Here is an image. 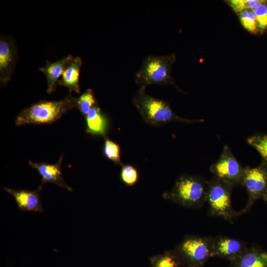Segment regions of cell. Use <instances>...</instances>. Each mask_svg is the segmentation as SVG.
<instances>
[{"label": "cell", "instance_id": "obj_1", "mask_svg": "<svg viewBox=\"0 0 267 267\" xmlns=\"http://www.w3.org/2000/svg\"><path fill=\"white\" fill-rule=\"evenodd\" d=\"M146 88L140 87L134 94L133 104L136 107L142 118L148 124L160 126L173 122L184 123H198L204 120H190L178 116L165 101L148 94Z\"/></svg>", "mask_w": 267, "mask_h": 267}, {"label": "cell", "instance_id": "obj_2", "mask_svg": "<svg viewBox=\"0 0 267 267\" xmlns=\"http://www.w3.org/2000/svg\"><path fill=\"white\" fill-rule=\"evenodd\" d=\"M207 184L208 181L200 177L183 174L163 197L184 208H199L206 201Z\"/></svg>", "mask_w": 267, "mask_h": 267}, {"label": "cell", "instance_id": "obj_3", "mask_svg": "<svg viewBox=\"0 0 267 267\" xmlns=\"http://www.w3.org/2000/svg\"><path fill=\"white\" fill-rule=\"evenodd\" d=\"M77 97L71 92L64 99L56 101L41 100L23 109L17 116L15 124H51L76 106Z\"/></svg>", "mask_w": 267, "mask_h": 267}, {"label": "cell", "instance_id": "obj_4", "mask_svg": "<svg viewBox=\"0 0 267 267\" xmlns=\"http://www.w3.org/2000/svg\"><path fill=\"white\" fill-rule=\"evenodd\" d=\"M175 54L150 55L143 60L134 76L135 82L140 87L146 88L151 85H172L178 88L171 76Z\"/></svg>", "mask_w": 267, "mask_h": 267}, {"label": "cell", "instance_id": "obj_5", "mask_svg": "<svg viewBox=\"0 0 267 267\" xmlns=\"http://www.w3.org/2000/svg\"><path fill=\"white\" fill-rule=\"evenodd\" d=\"M232 188L231 186L215 176L208 181L206 201L209 206V214L221 218L230 223H233L239 215L232 207Z\"/></svg>", "mask_w": 267, "mask_h": 267}, {"label": "cell", "instance_id": "obj_6", "mask_svg": "<svg viewBox=\"0 0 267 267\" xmlns=\"http://www.w3.org/2000/svg\"><path fill=\"white\" fill-rule=\"evenodd\" d=\"M213 237L185 236L175 249L190 267H201L212 257Z\"/></svg>", "mask_w": 267, "mask_h": 267}, {"label": "cell", "instance_id": "obj_7", "mask_svg": "<svg viewBox=\"0 0 267 267\" xmlns=\"http://www.w3.org/2000/svg\"><path fill=\"white\" fill-rule=\"evenodd\" d=\"M214 176L232 188L242 185L245 168L239 164L230 149L224 146L220 157L210 168Z\"/></svg>", "mask_w": 267, "mask_h": 267}, {"label": "cell", "instance_id": "obj_8", "mask_svg": "<svg viewBox=\"0 0 267 267\" xmlns=\"http://www.w3.org/2000/svg\"><path fill=\"white\" fill-rule=\"evenodd\" d=\"M242 185L246 188L248 200L239 215L248 212L258 199L263 197L267 187V167L263 164L253 168H245Z\"/></svg>", "mask_w": 267, "mask_h": 267}, {"label": "cell", "instance_id": "obj_9", "mask_svg": "<svg viewBox=\"0 0 267 267\" xmlns=\"http://www.w3.org/2000/svg\"><path fill=\"white\" fill-rule=\"evenodd\" d=\"M17 59V51L12 38L0 36V82L4 85L11 79Z\"/></svg>", "mask_w": 267, "mask_h": 267}, {"label": "cell", "instance_id": "obj_10", "mask_svg": "<svg viewBox=\"0 0 267 267\" xmlns=\"http://www.w3.org/2000/svg\"><path fill=\"white\" fill-rule=\"evenodd\" d=\"M63 158V155H61L58 161L54 164L29 161L30 166L33 169H36L41 177V184L39 187L42 188L44 183L50 182L69 191H73L72 188L66 183L63 178L61 170Z\"/></svg>", "mask_w": 267, "mask_h": 267}, {"label": "cell", "instance_id": "obj_11", "mask_svg": "<svg viewBox=\"0 0 267 267\" xmlns=\"http://www.w3.org/2000/svg\"><path fill=\"white\" fill-rule=\"evenodd\" d=\"M246 248L245 243L238 239L222 235L213 237L212 257L232 261L238 257Z\"/></svg>", "mask_w": 267, "mask_h": 267}, {"label": "cell", "instance_id": "obj_12", "mask_svg": "<svg viewBox=\"0 0 267 267\" xmlns=\"http://www.w3.org/2000/svg\"><path fill=\"white\" fill-rule=\"evenodd\" d=\"M4 190L14 198L18 208L22 211L43 213L40 197L42 188L34 190L3 187Z\"/></svg>", "mask_w": 267, "mask_h": 267}, {"label": "cell", "instance_id": "obj_13", "mask_svg": "<svg viewBox=\"0 0 267 267\" xmlns=\"http://www.w3.org/2000/svg\"><path fill=\"white\" fill-rule=\"evenodd\" d=\"M85 118L87 133L93 135L106 137L109 122L97 104L89 111Z\"/></svg>", "mask_w": 267, "mask_h": 267}, {"label": "cell", "instance_id": "obj_14", "mask_svg": "<svg viewBox=\"0 0 267 267\" xmlns=\"http://www.w3.org/2000/svg\"><path fill=\"white\" fill-rule=\"evenodd\" d=\"M231 262L232 267H267V252L253 247H247Z\"/></svg>", "mask_w": 267, "mask_h": 267}, {"label": "cell", "instance_id": "obj_15", "mask_svg": "<svg viewBox=\"0 0 267 267\" xmlns=\"http://www.w3.org/2000/svg\"><path fill=\"white\" fill-rule=\"evenodd\" d=\"M74 57L69 54L67 56L53 62L46 61L44 67L40 68V70L45 75L47 80V93H51L54 91L56 84L58 79L62 75L67 65L72 61Z\"/></svg>", "mask_w": 267, "mask_h": 267}, {"label": "cell", "instance_id": "obj_16", "mask_svg": "<svg viewBox=\"0 0 267 267\" xmlns=\"http://www.w3.org/2000/svg\"><path fill=\"white\" fill-rule=\"evenodd\" d=\"M82 64V60L80 57H74L64 70L57 84L68 88L70 92L80 93L79 75Z\"/></svg>", "mask_w": 267, "mask_h": 267}, {"label": "cell", "instance_id": "obj_17", "mask_svg": "<svg viewBox=\"0 0 267 267\" xmlns=\"http://www.w3.org/2000/svg\"><path fill=\"white\" fill-rule=\"evenodd\" d=\"M96 104L93 90L91 89H88L78 98H77L76 107L85 117L89 111Z\"/></svg>", "mask_w": 267, "mask_h": 267}, {"label": "cell", "instance_id": "obj_18", "mask_svg": "<svg viewBox=\"0 0 267 267\" xmlns=\"http://www.w3.org/2000/svg\"><path fill=\"white\" fill-rule=\"evenodd\" d=\"M103 153L105 158L114 162L115 165H123L121 160L120 145L107 137L105 139Z\"/></svg>", "mask_w": 267, "mask_h": 267}, {"label": "cell", "instance_id": "obj_19", "mask_svg": "<svg viewBox=\"0 0 267 267\" xmlns=\"http://www.w3.org/2000/svg\"><path fill=\"white\" fill-rule=\"evenodd\" d=\"M179 257L175 249L168 251L153 260L154 267H178Z\"/></svg>", "mask_w": 267, "mask_h": 267}, {"label": "cell", "instance_id": "obj_20", "mask_svg": "<svg viewBox=\"0 0 267 267\" xmlns=\"http://www.w3.org/2000/svg\"><path fill=\"white\" fill-rule=\"evenodd\" d=\"M248 143L260 154L267 167V135H253L247 139Z\"/></svg>", "mask_w": 267, "mask_h": 267}, {"label": "cell", "instance_id": "obj_21", "mask_svg": "<svg viewBox=\"0 0 267 267\" xmlns=\"http://www.w3.org/2000/svg\"><path fill=\"white\" fill-rule=\"evenodd\" d=\"M139 175L137 170L131 165H123L120 172L121 181L127 186H132L138 181Z\"/></svg>", "mask_w": 267, "mask_h": 267}, {"label": "cell", "instance_id": "obj_22", "mask_svg": "<svg viewBox=\"0 0 267 267\" xmlns=\"http://www.w3.org/2000/svg\"><path fill=\"white\" fill-rule=\"evenodd\" d=\"M264 0H230L226 2L237 14L246 10H253Z\"/></svg>", "mask_w": 267, "mask_h": 267}, {"label": "cell", "instance_id": "obj_23", "mask_svg": "<svg viewBox=\"0 0 267 267\" xmlns=\"http://www.w3.org/2000/svg\"><path fill=\"white\" fill-rule=\"evenodd\" d=\"M242 26L252 34H256L258 30V25L252 10H244L238 14Z\"/></svg>", "mask_w": 267, "mask_h": 267}, {"label": "cell", "instance_id": "obj_24", "mask_svg": "<svg viewBox=\"0 0 267 267\" xmlns=\"http://www.w3.org/2000/svg\"><path fill=\"white\" fill-rule=\"evenodd\" d=\"M252 11L256 19L258 30L264 32L267 29V0H264Z\"/></svg>", "mask_w": 267, "mask_h": 267}, {"label": "cell", "instance_id": "obj_25", "mask_svg": "<svg viewBox=\"0 0 267 267\" xmlns=\"http://www.w3.org/2000/svg\"><path fill=\"white\" fill-rule=\"evenodd\" d=\"M263 198L264 199V200L267 202V187L266 188V190L265 191V192L263 195Z\"/></svg>", "mask_w": 267, "mask_h": 267}]
</instances>
